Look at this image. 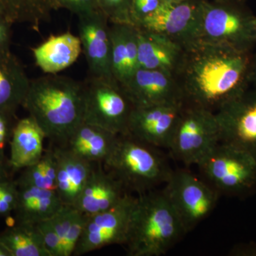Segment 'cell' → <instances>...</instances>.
<instances>
[{"instance_id": "1", "label": "cell", "mask_w": 256, "mask_h": 256, "mask_svg": "<svg viewBox=\"0 0 256 256\" xmlns=\"http://www.w3.org/2000/svg\"><path fill=\"white\" fill-rule=\"evenodd\" d=\"M252 52L198 41L184 50L176 77L186 105L216 112L250 86Z\"/></svg>"}, {"instance_id": "2", "label": "cell", "mask_w": 256, "mask_h": 256, "mask_svg": "<svg viewBox=\"0 0 256 256\" xmlns=\"http://www.w3.org/2000/svg\"><path fill=\"white\" fill-rule=\"evenodd\" d=\"M22 106L53 146H62L84 122V84L58 74L31 80Z\"/></svg>"}, {"instance_id": "3", "label": "cell", "mask_w": 256, "mask_h": 256, "mask_svg": "<svg viewBox=\"0 0 256 256\" xmlns=\"http://www.w3.org/2000/svg\"><path fill=\"white\" fill-rule=\"evenodd\" d=\"M186 234L164 191L138 195L127 242L128 255H164Z\"/></svg>"}, {"instance_id": "4", "label": "cell", "mask_w": 256, "mask_h": 256, "mask_svg": "<svg viewBox=\"0 0 256 256\" xmlns=\"http://www.w3.org/2000/svg\"><path fill=\"white\" fill-rule=\"evenodd\" d=\"M156 149L128 134L119 136L102 166L126 191L142 194L166 183L172 172Z\"/></svg>"}, {"instance_id": "5", "label": "cell", "mask_w": 256, "mask_h": 256, "mask_svg": "<svg viewBox=\"0 0 256 256\" xmlns=\"http://www.w3.org/2000/svg\"><path fill=\"white\" fill-rule=\"evenodd\" d=\"M246 0H204L201 40L252 52L256 44V16Z\"/></svg>"}, {"instance_id": "6", "label": "cell", "mask_w": 256, "mask_h": 256, "mask_svg": "<svg viewBox=\"0 0 256 256\" xmlns=\"http://www.w3.org/2000/svg\"><path fill=\"white\" fill-rule=\"evenodd\" d=\"M196 166L220 195L245 196L256 188V156L238 146L218 142Z\"/></svg>"}, {"instance_id": "7", "label": "cell", "mask_w": 256, "mask_h": 256, "mask_svg": "<svg viewBox=\"0 0 256 256\" xmlns=\"http://www.w3.org/2000/svg\"><path fill=\"white\" fill-rule=\"evenodd\" d=\"M84 84V122L118 136L128 134L134 106L114 78L89 76Z\"/></svg>"}, {"instance_id": "8", "label": "cell", "mask_w": 256, "mask_h": 256, "mask_svg": "<svg viewBox=\"0 0 256 256\" xmlns=\"http://www.w3.org/2000/svg\"><path fill=\"white\" fill-rule=\"evenodd\" d=\"M218 142L214 112L184 104L168 148L173 158L186 166L196 165Z\"/></svg>"}, {"instance_id": "9", "label": "cell", "mask_w": 256, "mask_h": 256, "mask_svg": "<svg viewBox=\"0 0 256 256\" xmlns=\"http://www.w3.org/2000/svg\"><path fill=\"white\" fill-rule=\"evenodd\" d=\"M164 192L186 233L212 214L220 194L203 178L188 170H172Z\"/></svg>"}, {"instance_id": "10", "label": "cell", "mask_w": 256, "mask_h": 256, "mask_svg": "<svg viewBox=\"0 0 256 256\" xmlns=\"http://www.w3.org/2000/svg\"><path fill=\"white\" fill-rule=\"evenodd\" d=\"M137 196L128 193L108 210L89 216L74 256H82L106 246L126 244Z\"/></svg>"}, {"instance_id": "11", "label": "cell", "mask_w": 256, "mask_h": 256, "mask_svg": "<svg viewBox=\"0 0 256 256\" xmlns=\"http://www.w3.org/2000/svg\"><path fill=\"white\" fill-rule=\"evenodd\" d=\"M203 2L185 0L180 3L164 2L137 28L164 35L185 50L201 40Z\"/></svg>"}, {"instance_id": "12", "label": "cell", "mask_w": 256, "mask_h": 256, "mask_svg": "<svg viewBox=\"0 0 256 256\" xmlns=\"http://www.w3.org/2000/svg\"><path fill=\"white\" fill-rule=\"evenodd\" d=\"M214 114L220 142L238 146L256 156V87L250 86Z\"/></svg>"}, {"instance_id": "13", "label": "cell", "mask_w": 256, "mask_h": 256, "mask_svg": "<svg viewBox=\"0 0 256 256\" xmlns=\"http://www.w3.org/2000/svg\"><path fill=\"white\" fill-rule=\"evenodd\" d=\"M184 102L164 104L133 108L128 134L138 140L168 149Z\"/></svg>"}, {"instance_id": "14", "label": "cell", "mask_w": 256, "mask_h": 256, "mask_svg": "<svg viewBox=\"0 0 256 256\" xmlns=\"http://www.w3.org/2000/svg\"><path fill=\"white\" fill-rule=\"evenodd\" d=\"M78 37L88 66L89 76L114 78L111 70L108 20L98 9L78 15Z\"/></svg>"}, {"instance_id": "15", "label": "cell", "mask_w": 256, "mask_h": 256, "mask_svg": "<svg viewBox=\"0 0 256 256\" xmlns=\"http://www.w3.org/2000/svg\"><path fill=\"white\" fill-rule=\"evenodd\" d=\"M121 86L134 108L184 102L176 76L169 72L139 68Z\"/></svg>"}, {"instance_id": "16", "label": "cell", "mask_w": 256, "mask_h": 256, "mask_svg": "<svg viewBox=\"0 0 256 256\" xmlns=\"http://www.w3.org/2000/svg\"><path fill=\"white\" fill-rule=\"evenodd\" d=\"M128 192L117 178L96 163L85 186L74 206L88 216L108 210L120 201Z\"/></svg>"}, {"instance_id": "17", "label": "cell", "mask_w": 256, "mask_h": 256, "mask_svg": "<svg viewBox=\"0 0 256 256\" xmlns=\"http://www.w3.org/2000/svg\"><path fill=\"white\" fill-rule=\"evenodd\" d=\"M138 68L162 70L176 75L184 48L168 37L138 28Z\"/></svg>"}, {"instance_id": "18", "label": "cell", "mask_w": 256, "mask_h": 256, "mask_svg": "<svg viewBox=\"0 0 256 256\" xmlns=\"http://www.w3.org/2000/svg\"><path fill=\"white\" fill-rule=\"evenodd\" d=\"M52 146L57 162V194L64 204L74 206L96 163L82 159L64 146Z\"/></svg>"}, {"instance_id": "19", "label": "cell", "mask_w": 256, "mask_h": 256, "mask_svg": "<svg viewBox=\"0 0 256 256\" xmlns=\"http://www.w3.org/2000/svg\"><path fill=\"white\" fill-rule=\"evenodd\" d=\"M32 50L35 63L44 73L58 74L76 62L82 45L78 36L67 32L50 36Z\"/></svg>"}, {"instance_id": "20", "label": "cell", "mask_w": 256, "mask_h": 256, "mask_svg": "<svg viewBox=\"0 0 256 256\" xmlns=\"http://www.w3.org/2000/svg\"><path fill=\"white\" fill-rule=\"evenodd\" d=\"M110 31L111 70L122 86L138 68V28L130 24H110Z\"/></svg>"}, {"instance_id": "21", "label": "cell", "mask_w": 256, "mask_h": 256, "mask_svg": "<svg viewBox=\"0 0 256 256\" xmlns=\"http://www.w3.org/2000/svg\"><path fill=\"white\" fill-rule=\"evenodd\" d=\"M46 134L36 120L28 116L16 121L12 134L9 164L13 171L34 164L44 152Z\"/></svg>"}, {"instance_id": "22", "label": "cell", "mask_w": 256, "mask_h": 256, "mask_svg": "<svg viewBox=\"0 0 256 256\" xmlns=\"http://www.w3.org/2000/svg\"><path fill=\"white\" fill-rule=\"evenodd\" d=\"M118 136L98 126L82 122L62 146L90 162L104 164Z\"/></svg>"}, {"instance_id": "23", "label": "cell", "mask_w": 256, "mask_h": 256, "mask_svg": "<svg viewBox=\"0 0 256 256\" xmlns=\"http://www.w3.org/2000/svg\"><path fill=\"white\" fill-rule=\"evenodd\" d=\"M18 186V200L14 210L16 224L36 225L50 220L63 206L56 192L30 185Z\"/></svg>"}, {"instance_id": "24", "label": "cell", "mask_w": 256, "mask_h": 256, "mask_svg": "<svg viewBox=\"0 0 256 256\" xmlns=\"http://www.w3.org/2000/svg\"><path fill=\"white\" fill-rule=\"evenodd\" d=\"M30 82L22 64L14 55L0 58V110H16L22 106Z\"/></svg>"}, {"instance_id": "25", "label": "cell", "mask_w": 256, "mask_h": 256, "mask_svg": "<svg viewBox=\"0 0 256 256\" xmlns=\"http://www.w3.org/2000/svg\"><path fill=\"white\" fill-rule=\"evenodd\" d=\"M0 242L10 256H50L36 225L16 224L0 234Z\"/></svg>"}, {"instance_id": "26", "label": "cell", "mask_w": 256, "mask_h": 256, "mask_svg": "<svg viewBox=\"0 0 256 256\" xmlns=\"http://www.w3.org/2000/svg\"><path fill=\"white\" fill-rule=\"evenodd\" d=\"M5 15L13 23H26L38 31L54 11L52 0H0Z\"/></svg>"}, {"instance_id": "27", "label": "cell", "mask_w": 256, "mask_h": 256, "mask_svg": "<svg viewBox=\"0 0 256 256\" xmlns=\"http://www.w3.org/2000/svg\"><path fill=\"white\" fill-rule=\"evenodd\" d=\"M132 0H97L98 9L100 10L110 24H130Z\"/></svg>"}, {"instance_id": "28", "label": "cell", "mask_w": 256, "mask_h": 256, "mask_svg": "<svg viewBox=\"0 0 256 256\" xmlns=\"http://www.w3.org/2000/svg\"><path fill=\"white\" fill-rule=\"evenodd\" d=\"M88 217L89 216L78 210V214L76 216L66 235L60 244V250H62L60 256H73L74 250L80 238Z\"/></svg>"}, {"instance_id": "29", "label": "cell", "mask_w": 256, "mask_h": 256, "mask_svg": "<svg viewBox=\"0 0 256 256\" xmlns=\"http://www.w3.org/2000/svg\"><path fill=\"white\" fill-rule=\"evenodd\" d=\"M163 4V0H132L131 23L138 26L143 20L156 12Z\"/></svg>"}, {"instance_id": "30", "label": "cell", "mask_w": 256, "mask_h": 256, "mask_svg": "<svg viewBox=\"0 0 256 256\" xmlns=\"http://www.w3.org/2000/svg\"><path fill=\"white\" fill-rule=\"evenodd\" d=\"M43 238L45 247L50 256H60V239L50 220L36 224Z\"/></svg>"}, {"instance_id": "31", "label": "cell", "mask_w": 256, "mask_h": 256, "mask_svg": "<svg viewBox=\"0 0 256 256\" xmlns=\"http://www.w3.org/2000/svg\"><path fill=\"white\" fill-rule=\"evenodd\" d=\"M54 10L65 9L80 15L98 9L97 0H52Z\"/></svg>"}, {"instance_id": "32", "label": "cell", "mask_w": 256, "mask_h": 256, "mask_svg": "<svg viewBox=\"0 0 256 256\" xmlns=\"http://www.w3.org/2000/svg\"><path fill=\"white\" fill-rule=\"evenodd\" d=\"M16 111L0 110V153H4L6 143L11 139L13 128L16 122Z\"/></svg>"}, {"instance_id": "33", "label": "cell", "mask_w": 256, "mask_h": 256, "mask_svg": "<svg viewBox=\"0 0 256 256\" xmlns=\"http://www.w3.org/2000/svg\"><path fill=\"white\" fill-rule=\"evenodd\" d=\"M12 22L3 13L0 12V58L11 54L12 26Z\"/></svg>"}, {"instance_id": "34", "label": "cell", "mask_w": 256, "mask_h": 256, "mask_svg": "<svg viewBox=\"0 0 256 256\" xmlns=\"http://www.w3.org/2000/svg\"><path fill=\"white\" fill-rule=\"evenodd\" d=\"M232 254L238 256H256V242L242 244L234 248Z\"/></svg>"}, {"instance_id": "35", "label": "cell", "mask_w": 256, "mask_h": 256, "mask_svg": "<svg viewBox=\"0 0 256 256\" xmlns=\"http://www.w3.org/2000/svg\"><path fill=\"white\" fill-rule=\"evenodd\" d=\"M8 168H10L9 161L5 160L4 153H0V182L10 180Z\"/></svg>"}, {"instance_id": "36", "label": "cell", "mask_w": 256, "mask_h": 256, "mask_svg": "<svg viewBox=\"0 0 256 256\" xmlns=\"http://www.w3.org/2000/svg\"><path fill=\"white\" fill-rule=\"evenodd\" d=\"M249 79H250V86L256 87V54L252 55Z\"/></svg>"}, {"instance_id": "37", "label": "cell", "mask_w": 256, "mask_h": 256, "mask_svg": "<svg viewBox=\"0 0 256 256\" xmlns=\"http://www.w3.org/2000/svg\"><path fill=\"white\" fill-rule=\"evenodd\" d=\"M5 217H6V220H5V222H6V225H8V227H13L16 225V220L15 217L14 218V217L11 216L10 214L8 215Z\"/></svg>"}, {"instance_id": "38", "label": "cell", "mask_w": 256, "mask_h": 256, "mask_svg": "<svg viewBox=\"0 0 256 256\" xmlns=\"http://www.w3.org/2000/svg\"><path fill=\"white\" fill-rule=\"evenodd\" d=\"M0 256H10V252L3 246L1 242H0Z\"/></svg>"}, {"instance_id": "39", "label": "cell", "mask_w": 256, "mask_h": 256, "mask_svg": "<svg viewBox=\"0 0 256 256\" xmlns=\"http://www.w3.org/2000/svg\"><path fill=\"white\" fill-rule=\"evenodd\" d=\"M184 1L185 0H163L164 3H180Z\"/></svg>"}, {"instance_id": "40", "label": "cell", "mask_w": 256, "mask_h": 256, "mask_svg": "<svg viewBox=\"0 0 256 256\" xmlns=\"http://www.w3.org/2000/svg\"><path fill=\"white\" fill-rule=\"evenodd\" d=\"M0 12L3 13V14H4V10H3L2 8L1 4H0Z\"/></svg>"}, {"instance_id": "41", "label": "cell", "mask_w": 256, "mask_h": 256, "mask_svg": "<svg viewBox=\"0 0 256 256\" xmlns=\"http://www.w3.org/2000/svg\"><path fill=\"white\" fill-rule=\"evenodd\" d=\"M255 28H256V16L255 18Z\"/></svg>"}]
</instances>
